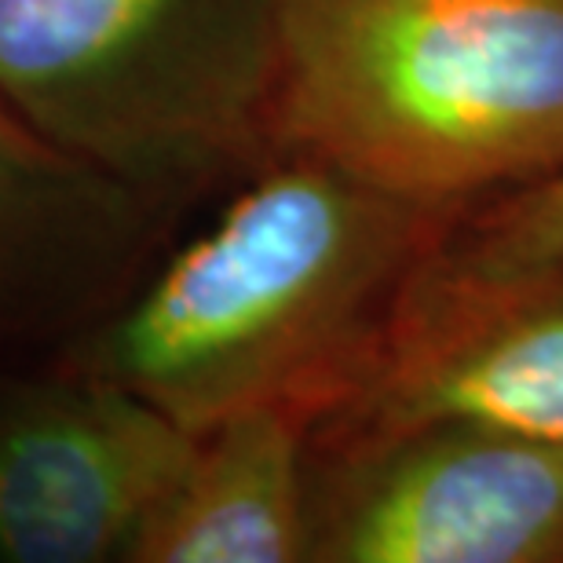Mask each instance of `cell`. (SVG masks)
<instances>
[{"label":"cell","instance_id":"2","mask_svg":"<svg viewBox=\"0 0 563 563\" xmlns=\"http://www.w3.org/2000/svg\"><path fill=\"white\" fill-rule=\"evenodd\" d=\"M264 154L468 209L563 168V0H267Z\"/></svg>","mask_w":563,"mask_h":563},{"label":"cell","instance_id":"7","mask_svg":"<svg viewBox=\"0 0 563 563\" xmlns=\"http://www.w3.org/2000/svg\"><path fill=\"white\" fill-rule=\"evenodd\" d=\"M311 418L286 402L234 410L195 454L129 549L132 563H292L314 553L303 461Z\"/></svg>","mask_w":563,"mask_h":563},{"label":"cell","instance_id":"9","mask_svg":"<svg viewBox=\"0 0 563 563\" xmlns=\"http://www.w3.org/2000/svg\"><path fill=\"white\" fill-rule=\"evenodd\" d=\"M432 261L457 275H512L563 261V168L468 206Z\"/></svg>","mask_w":563,"mask_h":563},{"label":"cell","instance_id":"6","mask_svg":"<svg viewBox=\"0 0 563 563\" xmlns=\"http://www.w3.org/2000/svg\"><path fill=\"white\" fill-rule=\"evenodd\" d=\"M198 432L118 380L81 374L0 418V560H129Z\"/></svg>","mask_w":563,"mask_h":563},{"label":"cell","instance_id":"8","mask_svg":"<svg viewBox=\"0 0 563 563\" xmlns=\"http://www.w3.org/2000/svg\"><path fill=\"white\" fill-rule=\"evenodd\" d=\"M140 190L44 140L0 96V336L114 264Z\"/></svg>","mask_w":563,"mask_h":563},{"label":"cell","instance_id":"5","mask_svg":"<svg viewBox=\"0 0 563 563\" xmlns=\"http://www.w3.org/2000/svg\"><path fill=\"white\" fill-rule=\"evenodd\" d=\"M336 563H563V446L435 424L341 461L314 553Z\"/></svg>","mask_w":563,"mask_h":563},{"label":"cell","instance_id":"3","mask_svg":"<svg viewBox=\"0 0 563 563\" xmlns=\"http://www.w3.org/2000/svg\"><path fill=\"white\" fill-rule=\"evenodd\" d=\"M267 0H0V96L118 184L261 151Z\"/></svg>","mask_w":563,"mask_h":563},{"label":"cell","instance_id":"1","mask_svg":"<svg viewBox=\"0 0 563 563\" xmlns=\"http://www.w3.org/2000/svg\"><path fill=\"white\" fill-rule=\"evenodd\" d=\"M267 157L88 363L190 432L261 402L297 407L314 432L363 385L407 282L465 212L311 154Z\"/></svg>","mask_w":563,"mask_h":563},{"label":"cell","instance_id":"4","mask_svg":"<svg viewBox=\"0 0 563 563\" xmlns=\"http://www.w3.org/2000/svg\"><path fill=\"white\" fill-rule=\"evenodd\" d=\"M435 424L563 446V261L457 275L428 256L402 289L363 385L314 428L311 446L344 461Z\"/></svg>","mask_w":563,"mask_h":563}]
</instances>
